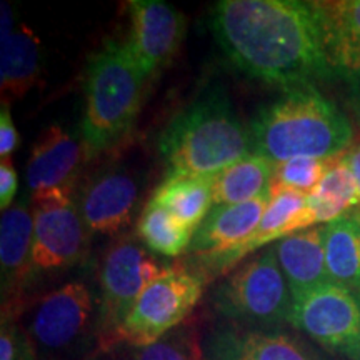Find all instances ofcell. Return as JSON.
<instances>
[{
    "mask_svg": "<svg viewBox=\"0 0 360 360\" xmlns=\"http://www.w3.org/2000/svg\"><path fill=\"white\" fill-rule=\"evenodd\" d=\"M0 92L11 105L34 87L40 75V42L34 30L20 24L0 37Z\"/></svg>",
    "mask_w": 360,
    "mask_h": 360,
    "instance_id": "ac0fdd59",
    "label": "cell"
},
{
    "mask_svg": "<svg viewBox=\"0 0 360 360\" xmlns=\"http://www.w3.org/2000/svg\"><path fill=\"white\" fill-rule=\"evenodd\" d=\"M96 300L84 282H69L34 304L25 332L39 360H67L87 342Z\"/></svg>",
    "mask_w": 360,
    "mask_h": 360,
    "instance_id": "8992f818",
    "label": "cell"
},
{
    "mask_svg": "<svg viewBox=\"0 0 360 360\" xmlns=\"http://www.w3.org/2000/svg\"><path fill=\"white\" fill-rule=\"evenodd\" d=\"M32 270L72 267L87 249V227L72 197L34 200Z\"/></svg>",
    "mask_w": 360,
    "mask_h": 360,
    "instance_id": "30bf717a",
    "label": "cell"
},
{
    "mask_svg": "<svg viewBox=\"0 0 360 360\" xmlns=\"http://www.w3.org/2000/svg\"><path fill=\"white\" fill-rule=\"evenodd\" d=\"M289 323L330 352L360 360V294L328 282L294 297Z\"/></svg>",
    "mask_w": 360,
    "mask_h": 360,
    "instance_id": "ba28073f",
    "label": "cell"
},
{
    "mask_svg": "<svg viewBox=\"0 0 360 360\" xmlns=\"http://www.w3.org/2000/svg\"><path fill=\"white\" fill-rule=\"evenodd\" d=\"M326 35L328 52L337 45H360V0L312 2Z\"/></svg>",
    "mask_w": 360,
    "mask_h": 360,
    "instance_id": "603a6c76",
    "label": "cell"
},
{
    "mask_svg": "<svg viewBox=\"0 0 360 360\" xmlns=\"http://www.w3.org/2000/svg\"><path fill=\"white\" fill-rule=\"evenodd\" d=\"M169 174L215 177L250 154V132L222 92H209L184 109L159 139Z\"/></svg>",
    "mask_w": 360,
    "mask_h": 360,
    "instance_id": "3957f363",
    "label": "cell"
},
{
    "mask_svg": "<svg viewBox=\"0 0 360 360\" xmlns=\"http://www.w3.org/2000/svg\"><path fill=\"white\" fill-rule=\"evenodd\" d=\"M169 269V267H165ZM142 245L134 240L117 242L105 254L101 270L98 334L107 347L148 283L165 270Z\"/></svg>",
    "mask_w": 360,
    "mask_h": 360,
    "instance_id": "9c48e42d",
    "label": "cell"
},
{
    "mask_svg": "<svg viewBox=\"0 0 360 360\" xmlns=\"http://www.w3.org/2000/svg\"><path fill=\"white\" fill-rule=\"evenodd\" d=\"M17 187H19V175L13 167L11 159H4L0 164V209L6 212L12 207V200L15 197Z\"/></svg>",
    "mask_w": 360,
    "mask_h": 360,
    "instance_id": "f546056e",
    "label": "cell"
},
{
    "mask_svg": "<svg viewBox=\"0 0 360 360\" xmlns=\"http://www.w3.org/2000/svg\"><path fill=\"white\" fill-rule=\"evenodd\" d=\"M17 146H19V134L12 120L11 105L2 103V110H0V157L2 160L11 159Z\"/></svg>",
    "mask_w": 360,
    "mask_h": 360,
    "instance_id": "f1b7e54d",
    "label": "cell"
},
{
    "mask_svg": "<svg viewBox=\"0 0 360 360\" xmlns=\"http://www.w3.org/2000/svg\"><path fill=\"white\" fill-rule=\"evenodd\" d=\"M210 29L233 65L285 90L312 87L335 70L312 2L222 0Z\"/></svg>",
    "mask_w": 360,
    "mask_h": 360,
    "instance_id": "6da1fadb",
    "label": "cell"
},
{
    "mask_svg": "<svg viewBox=\"0 0 360 360\" xmlns=\"http://www.w3.org/2000/svg\"><path fill=\"white\" fill-rule=\"evenodd\" d=\"M210 360H322L312 349L285 332L231 326L209 337Z\"/></svg>",
    "mask_w": 360,
    "mask_h": 360,
    "instance_id": "5bb4252c",
    "label": "cell"
},
{
    "mask_svg": "<svg viewBox=\"0 0 360 360\" xmlns=\"http://www.w3.org/2000/svg\"><path fill=\"white\" fill-rule=\"evenodd\" d=\"M150 199L195 232L214 209V177L167 174Z\"/></svg>",
    "mask_w": 360,
    "mask_h": 360,
    "instance_id": "d6986e66",
    "label": "cell"
},
{
    "mask_svg": "<svg viewBox=\"0 0 360 360\" xmlns=\"http://www.w3.org/2000/svg\"><path fill=\"white\" fill-rule=\"evenodd\" d=\"M309 195L330 202V204L344 209L345 212L360 205L355 180L347 162H345L344 154L332 164V167L327 170L319 186Z\"/></svg>",
    "mask_w": 360,
    "mask_h": 360,
    "instance_id": "d4e9b609",
    "label": "cell"
},
{
    "mask_svg": "<svg viewBox=\"0 0 360 360\" xmlns=\"http://www.w3.org/2000/svg\"><path fill=\"white\" fill-rule=\"evenodd\" d=\"M0 360H39L25 328L17 326L12 317H2Z\"/></svg>",
    "mask_w": 360,
    "mask_h": 360,
    "instance_id": "4316f807",
    "label": "cell"
},
{
    "mask_svg": "<svg viewBox=\"0 0 360 360\" xmlns=\"http://www.w3.org/2000/svg\"><path fill=\"white\" fill-rule=\"evenodd\" d=\"M274 167L262 155L249 154L214 177V207L244 204L270 192Z\"/></svg>",
    "mask_w": 360,
    "mask_h": 360,
    "instance_id": "44dd1931",
    "label": "cell"
},
{
    "mask_svg": "<svg viewBox=\"0 0 360 360\" xmlns=\"http://www.w3.org/2000/svg\"><path fill=\"white\" fill-rule=\"evenodd\" d=\"M252 154L272 164L292 159H332L354 142L352 125L314 87L285 90L260 109L250 127Z\"/></svg>",
    "mask_w": 360,
    "mask_h": 360,
    "instance_id": "7a4b0ae2",
    "label": "cell"
},
{
    "mask_svg": "<svg viewBox=\"0 0 360 360\" xmlns=\"http://www.w3.org/2000/svg\"><path fill=\"white\" fill-rule=\"evenodd\" d=\"M205 281L192 270L169 267L148 283L127 315L115 342L146 347L177 328L195 307Z\"/></svg>",
    "mask_w": 360,
    "mask_h": 360,
    "instance_id": "52a82bcc",
    "label": "cell"
},
{
    "mask_svg": "<svg viewBox=\"0 0 360 360\" xmlns=\"http://www.w3.org/2000/svg\"><path fill=\"white\" fill-rule=\"evenodd\" d=\"M212 305L240 327L265 328L289 322L294 297L274 247L229 274L214 289Z\"/></svg>",
    "mask_w": 360,
    "mask_h": 360,
    "instance_id": "5b68a950",
    "label": "cell"
},
{
    "mask_svg": "<svg viewBox=\"0 0 360 360\" xmlns=\"http://www.w3.org/2000/svg\"><path fill=\"white\" fill-rule=\"evenodd\" d=\"M330 58L335 70H340L350 80L360 85V45H337L330 49Z\"/></svg>",
    "mask_w": 360,
    "mask_h": 360,
    "instance_id": "83f0119b",
    "label": "cell"
},
{
    "mask_svg": "<svg viewBox=\"0 0 360 360\" xmlns=\"http://www.w3.org/2000/svg\"><path fill=\"white\" fill-rule=\"evenodd\" d=\"M270 202V192L244 204L215 205L193 232L188 252L195 257L222 254L244 244L259 227Z\"/></svg>",
    "mask_w": 360,
    "mask_h": 360,
    "instance_id": "9a60e30c",
    "label": "cell"
},
{
    "mask_svg": "<svg viewBox=\"0 0 360 360\" xmlns=\"http://www.w3.org/2000/svg\"><path fill=\"white\" fill-rule=\"evenodd\" d=\"M137 233L147 249L165 257H179L191 247L193 232L182 225L165 207L148 200L137 224Z\"/></svg>",
    "mask_w": 360,
    "mask_h": 360,
    "instance_id": "7402d4cb",
    "label": "cell"
},
{
    "mask_svg": "<svg viewBox=\"0 0 360 360\" xmlns=\"http://www.w3.org/2000/svg\"><path fill=\"white\" fill-rule=\"evenodd\" d=\"M84 154L85 148L60 125L44 130L27 164V184L32 200L72 197Z\"/></svg>",
    "mask_w": 360,
    "mask_h": 360,
    "instance_id": "7c38bea8",
    "label": "cell"
},
{
    "mask_svg": "<svg viewBox=\"0 0 360 360\" xmlns=\"http://www.w3.org/2000/svg\"><path fill=\"white\" fill-rule=\"evenodd\" d=\"M127 45L146 77L169 64L179 51L186 20L177 8L162 0H130Z\"/></svg>",
    "mask_w": 360,
    "mask_h": 360,
    "instance_id": "8fae6325",
    "label": "cell"
},
{
    "mask_svg": "<svg viewBox=\"0 0 360 360\" xmlns=\"http://www.w3.org/2000/svg\"><path fill=\"white\" fill-rule=\"evenodd\" d=\"M323 249L330 282L360 294V224L352 214L323 225Z\"/></svg>",
    "mask_w": 360,
    "mask_h": 360,
    "instance_id": "ffe728a7",
    "label": "cell"
},
{
    "mask_svg": "<svg viewBox=\"0 0 360 360\" xmlns=\"http://www.w3.org/2000/svg\"><path fill=\"white\" fill-rule=\"evenodd\" d=\"M147 77L127 45L107 40L85 70L82 139L85 154L96 155L119 142L141 109Z\"/></svg>",
    "mask_w": 360,
    "mask_h": 360,
    "instance_id": "277c9868",
    "label": "cell"
},
{
    "mask_svg": "<svg viewBox=\"0 0 360 360\" xmlns=\"http://www.w3.org/2000/svg\"><path fill=\"white\" fill-rule=\"evenodd\" d=\"M340 157V155H339ZM339 157H332V159H310V157H302V159H292L282 164H274V188H290L302 193H309L319 186L323 175L332 164L339 159Z\"/></svg>",
    "mask_w": 360,
    "mask_h": 360,
    "instance_id": "cb8c5ba5",
    "label": "cell"
},
{
    "mask_svg": "<svg viewBox=\"0 0 360 360\" xmlns=\"http://www.w3.org/2000/svg\"><path fill=\"white\" fill-rule=\"evenodd\" d=\"M354 217H355V220H357V222L360 224V205L359 207H355V209H354Z\"/></svg>",
    "mask_w": 360,
    "mask_h": 360,
    "instance_id": "1f68e13d",
    "label": "cell"
},
{
    "mask_svg": "<svg viewBox=\"0 0 360 360\" xmlns=\"http://www.w3.org/2000/svg\"><path fill=\"white\" fill-rule=\"evenodd\" d=\"M34 215L24 202L2 212L0 220V267H2L4 307L12 302L25 277L32 272Z\"/></svg>",
    "mask_w": 360,
    "mask_h": 360,
    "instance_id": "e0dca14e",
    "label": "cell"
},
{
    "mask_svg": "<svg viewBox=\"0 0 360 360\" xmlns=\"http://www.w3.org/2000/svg\"><path fill=\"white\" fill-rule=\"evenodd\" d=\"M272 247L289 282L292 297H299L330 282L323 249V225L290 233Z\"/></svg>",
    "mask_w": 360,
    "mask_h": 360,
    "instance_id": "2e32d148",
    "label": "cell"
},
{
    "mask_svg": "<svg viewBox=\"0 0 360 360\" xmlns=\"http://www.w3.org/2000/svg\"><path fill=\"white\" fill-rule=\"evenodd\" d=\"M139 202V184L125 170H109L89 184L79 210L92 233L120 232L132 222Z\"/></svg>",
    "mask_w": 360,
    "mask_h": 360,
    "instance_id": "4fadbf2b",
    "label": "cell"
},
{
    "mask_svg": "<svg viewBox=\"0 0 360 360\" xmlns=\"http://www.w3.org/2000/svg\"><path fill=\"white\" fill-rule=\"evenodd\" d=\"M345 162H347L350 172L355 180V187H357L359 200H360V135L357 139H354V142L350 143V147L344 152Z\"/></svg>",
    "mask_w": 360,
    "mask_h": 360,
    "instance_id": "4dcf8cb0",
    "label": "cell"
},
{
    "mask_svg": "<svg viewBox=\"0 0 360 360\" xmlns=\"http://www.w3.org/2000/svg\"><path fill=\"white\" fill-rule=\"evenodd\" d=\"M130 360H202V350L193 332L177 327L154 344L135 347Z\"/></svg>",
    "mask_w": 360,
    "mask_h": 360,
    "instance_id": "484cf974",
    "label": "cell"
}]
</instances>
